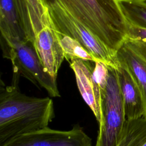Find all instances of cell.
<instances>
[{"instance_id": "cell-1", "label": "cell", "mask_w": 146, "mask_h": 146, "mask_svg": "<svg viewBox=\"0 0 146 146\" xmlns=\"http://www.w3.org/2000/svg\"><path fill=\"white\" fill-rule=\"evenodd\" d=\"M53 27L74 20L116 56L125 41L129 23L118 0H42Z\"/></svg>"}, {"instance_id": "cell-2", "label": "cell", "mask_w": 146, "mask_h": 146, "mask_svg": "<svg viewBox=\"0 0 146 146\" xmlns=\"http://www.w3.org/2000/svg\"><path fill=\"white\" fill-rule=\"evenodd\" d=\"M55 117L48 98L29 96L18 86H0V145L18 136L48 127Z\"/></svg>"}, {"instance_id": "cell-3", "label": "cell", "mask_w": 146, "mask_h": 146, "mask_svg": "<svg viewBox=\"0 0 146 146\" xmlns=\"http://www.w3.org/2000/svg\"><path fill=\"white\" fill-rule=\"evenodd\" d=\"M4 58L11 60L13 66L11 85L18 86L20 76L27 79L38 87L43 88L51 97H60L56 79L43 67L33 44L30 42L10 46L1 37Z\"/></svg>"}, {"instance_id": "cell-4", "label": "cell", "mask_w": 146, "mask_h": 146, "mask_svg": "<svg viewBox=\"0 0 146 146\" xmlns=\"http://www.w3.org/2000/svg\"><path fill=\"white\" fill-rule=\"evenodd\" d=\"M126 120L116 68L109 67L102 99V118L95 146H116Z\"/></svg>"}, {"instance_id": "cell-5", "label": "cell", "mask_w": 146, "mask_h": 146, "mask_svg": "<svg viewBox=\"0 0 146 146\" xmlns=\"http://www.w3.org/2000/svg\"><path fill=\"white\" fill-rule=\"evenodd\" d=\"M0 146H92V139L76 124L68 131L47 127L18 136Z\"/></svg>"}, {"instance_id": "cell-6", "label": "cell", "mask_w": 146, "mask_h": 146, "mask_svg": "<svg viewBox=\"0 0 146 146\" xmlns=\"http://www.w3.org/2000/svg\"><path fill=\"white\" fill-rule=\"evenodd\" d=\"M92 62L76 59L70 63L73 70L79 91L99 124L102 118V99L104 92L92 77Z\"/></svg>"}, {"instance_id": "cell-7", "label": "cell", "mask_w": 146, "mask_h": 146, "mask_svg": "<svg viewBox=\"0 0 146 146\" xmlns=\"http://www.w3.org/2000/svg\"><path fill=\"white\" fill-rule=\"evenodd\" d=\"M33 46L46 71L56 79L64 55L55 30L48 27L42 30L36 36Z\"/></svg>"}, {"instance_id": "cell-8", "label": "cell", "mask_w": 146, "mask_h": 146, "mask_svg": "<svg viewBox=\"0 0 146 146\" xmlns=\"http://www.w3.org/2000/svg\"><path fill=\"white\" fill-rule=\"evenodd\" d=\"M13 1L29 42L33 44L36 36L43 29L48 27L54 29L48 10L42 0Z\"/></svg>"}, {"instance_id": "cell-9", "label": "cell", "mask_w": 146, "mask_h": 146, "mask_svg": "<svg viewBox=\"0 0 146 146\" xmlns=\"http://www.w3.org/2000/svg\"><path fill=\"white\" fill-rule=\"evenodd\" d=\"M126 119L144 116L145 109L141 92L127 68L119 64L116 68Z\"/></svg>"}, {"instance_id": "cell-10", "label": "cell", "mask_w": 146, "mask_h": 146, "mask_svg": "<svg viewBox=\"0 0 146 146\" xmlns=\"http://www.w3.org/2000/svg\"><path fill=\"white\" fill-rule=\"evenodd\" d=\"M0 30L11 47L29 42L13 0H0Z\"/></svg>"}, {"instance_id": "cell-11", "label": "cell", "mask_w": 146, "mask_h": 146, "mask_svg": "<svg viewBox=\"0 0 146 146\" xmlns=\"http://www.w3.org/2000/svg\"><path fill=\"white\" fill-rule=\"evenodd\" d=\"M119 64L129 71L137 85L143 100L146 118V61L136 54L125 42L117 52Z\"/></svg>"}, {"instance_id": "cell-12", "label": "cell", "mask_w": 146, "mask_h": 146, "mask_svg": "<svg viewBox=\"0 0 146 146\" xmlns=\"http://www.w3.org/2000/svg\"><path fill=\"white\" fill-rule=\"evenodd\" d=\"M116 146H146V118L126 119Z\"/></svg>"}, {"instance_id": "cell-13", "label": "cell", "mask_w": 146, "mask_h": 146, "mask_svg": "<svg viewBox=\"0 0 146 146\" xmlns=\"http://www.w3.org/2000/svg\"><path fill=\"white\" fill-rule=\"evenodd\" d=\"M56 34L63 49L64 58L68 62L70 63L76 59H81L92 62H97L93 56L76 40L67 35H61L56 33Z\"/></svg>"}, {"instance_id": "cell-14", "label": "cell", "mask_w": 146, "mask_h": 146, "mask_svg": "<svg viewBox=\"0 0 146 146\" xmlns=\"http://www.w3.org/2000/svg\"><path fill=\"white\" fill-rule=\"evenodd\" d=\"M123 12L131 25L146 29V2L119 1Z\"/></svg>"}, {"instance_id": "cell-15", "label": "cell", "mask_w": 146, "mask_h": 146, "mask_svg": "<svg viewBox=\"0 0 146 146\" xmlns=\"http://www.w3.org/2000/svg\"><path fill=\"white\" fill-rule=\"evenodd\" d=\"M125 42L146 61V29L129 25Z\"/></svg>"}, {"instance_id": "cell-16", "label": "cell", "mask_w": 146, "mask_h": 146, "mask_svg": "<svg viewBox=\"0 0 146 146\" xmlns=\"http://www.w3.org/2000/svg\"><path fill=\"white\" fill-rule=\"evenodd\" d=\"M109 74V66L102 62H96L92 70V77L103 92L107 86Z\"/></svg>"}, {"instance_id": "cell-17", "label": "cell", "mask_w": 146, "mask_h": 146, "mask_svg": "<svg viewBox=\"0 0 146 146\" xmlns=\"http://www.w3.org/2000/svg\"><path fill=\"white\" fill-rule=\"evenodd\" d=\"M118 1H136V2H146V0H118Z\"/></svg>"}]
</instances>
